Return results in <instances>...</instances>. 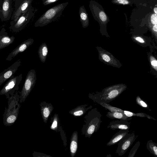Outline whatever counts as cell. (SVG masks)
Segmentation results:
<instances>
[{
  "instance_id": "cell-22",
  "label": "cell",
  "mask_w": 157,
  "mask_h": 157,
  "mask_svg": "<svg viewBox=\"0 0 157 157\" xmlns=\"http://www.w3.org/2000/svg\"><path fill=\"white\" fill-rule=\"evenodd\" d=\"M48 52V48L45 43L44 42L39 47L38 50V54L41 61L45 62Z\"/></svg>"
},
{
  "instance_id": "cell-35",
  "label": "cell",
  "mask_w": 157,
  "mask_h": 157,
  "mask_svg": "<svg viewBox=\"0 0 157 157\" xmlns=\"http://www.w3.org/2000/svg\"><path fill=\"white\" fill-rule=\"evenodd\" d=\"M60 134L62 136V139L63 140L64 144L65 146L67 145V140L65 136V134L64 131L62 128L60 130Z\"/></svg>"
},
{
  "instance_id": "cell-20",
  "label": "cell",
  "mask_w": 157,
  "mask_h": 157,
  "mask_svg": "<svg viewBox=\"0 0 157 157\" xmlns=\"http://www.w3.org/2000/svg\"><path fill=\"white\" fill-rule=\"evenodd\" d=\"M78 136L77 131H74L72 134L70 139V151L71 157L76 155L78 147Z\"/></svg>"
},
{
  "instance_id": "cell-7",
  "label": "cell",
  "mask_w": 157,
  "mask_h": 157,
  "mask_svg": "<svg viewBox=\"0 0 157 157\" xmlns=\"http://www.w3.org/2000/svg\"><path fill=\"white\" fill-rule=\"evenodd\" d=\"M22 74L12 76L4 85L0 91L1 95H5L7 99L13 96L19 88V85L22 80Z\"/></svg>"
},
{
  "instance_id": "cell-36",
  "label": "cell",
  "mask_w": 157,
  "mask_h": 157,
  "mask_svg": "<svg viewBox=\"0 0 157 157\" xmlns=\"http://www.w3.org/2000/svg\"><path fill=\"white\" fill-rule=\"evenodd\" d=\"M24 0H13V1L14 2V6L15 7V10H16Z\"/></svg>"
},
{
  "instance_id": "cell-32",
  "label": "cell",
  "mask_w": 157,
  "mask_h": 157,
  "mask_svg": "<svg viewBox=\"0 0 157 157\" xmlns=\"http://www.w3.org/2000/svg\"><path fill=\"white\" fill-rule=\"evenodd\" d=\"M112 3L117 5H127L130 3L129 0H112Z\"/></svg>"
},
{
  "instance_id": "cell-37",
  "label": "cell",
  "mask_w": 157,
  "mask_h": 157,
  "mask_svg": "<svg viewBox=\"0 0 157 157\" xmlns=\"http://www.w3.org/2000/svg\"><path fill=\"white\" fill-rule=\"evenodd\" d=\"M59 0H46L42 2L44 5L46 6L54 3Z\"/></svg>"
},
{
  "instance_id": "cell-1",
  "label": "cell",
  "mask_w": 157,
  "mask_h": 157,
  "mask_svg": "<svg viewBox=\"0 0 157 157\" xmlns=\"http://www.w3.org/2000/svg\"><path fill=\"white\" fill-rule=\"evenodd\" d=\"M127 88V86L123 83L114 85L104 88L100 91L90 93L88 97L98 104L108 103L119 96Z\"/></svg>"
},
{
  "instance_id": "cell-27",
  "label": "cell",
  "mask_w": 157,
  "mask_h": 157,
  "mask_svg": "<svg viewBox=\"0 0 157 157\" xmlns=\"http://www.w3.org/2000/svg\"><path fill=\"white\" fill-rule=\"evenodd\" d=\"M98 104L111 112H118L122 113L123 112V110L119 108L113 106L109 103H100Z\"/></svg>"
},
{
  "instance_id": "cell-15",
  "label": "cell",
  "mask_w": 157,
  "mask_h": 157,
  "mask_svg": "<svg viewBox=\"0 0 157 157\" xmlns=\"http://www.w3.org/2000/svg\"><path fill=\"white\" fill-rule=\"evenodd\" d=\"M15 38L13 36L8 35L6 29L2 28L0 32V49H2L12 44Z\"/></svg>"
},
{
  "instance_id": "cell-8",
  "label": "cell",
  "mask_w": 157,
  "mask_h": 157,
  "mask_svg": "<svg viewBox=\"0 0 157 157\" xmlns=\"http://www.w3.org/2000/svg\"><path fill=\"white\" fill-rule=\"evenodd\" d=\"M34 10L32 6L24 13L15 23L10 25L9 28L13 32L17 33L22 30L29 22L34 15Z\"/></svg>"
},
{
  "instance_id": "cell-29",
  "label": "cell",
  "mask_w": 157,
  "mask_h": 157,
  "mask_svg": "<svg viewBox=\"0 0 157 157\" xmlns=\"http://www.w3.org/2000/svg\"><path fill=\"white\" fill-rule=\"evenodd\" d=\"M148 23L149 26L157 25V14L155 13L151 14L148 19Z\"/></svg>"
},
{
  "instance_id": "cell-31",
  "label": "cell",
  "mask_w": 157,
  "mask_h": 157,
  "mask_svg": "<svg viewBox=\"0 0 157 157\" xmlns=\"http://www.w3.org/2000/svg\"><path fill=\"white\" fill-rule=\"evenodd\" d=\"M149 58L151 67L157 72V59L152 55H150Z\"/></svg>"
},
{
  "instance_id": "cell-2",
  "label": "cell",
  "mask_w": 157,
  "mask_h": 157,
  "mask_svg": "<svg viewBox=\"0 0 157 157\" xmlns=\"http://www.w3.org/2000/svg\"><path fill=\"white\" fill-rule=\"evenodd\" d=\"M101 115L97 108L89 110L84 117V124L81 130L82 134L85 137L90 138L99 129Z\"/></svg>"
},
{
  "instance_id": "cell-34",
  "label": "cell",
  "mask_w": 157,
  "mask_h": 157,
  "mask_svg": "<svg viewBox=\"0 0 157 157\" xmlns=\"http://www.w3.org/2000/svg\"><path fill=\"white\" fill-rule=\"evenodd\" d=\"M153 34L157 39V25L149 26Z\"/></svg>"
},
{
  "instance_id": "cell-4",
  "label": "cell",
  "mask_w": 157,
  "mask_h": 157,
  "mask_svg": "<svg viewBox=\"0 0 157 157\" xmlns=\"http://www.w3.org/2000/svg\"><path fill=\"white\" fill-rule=\"evenodd\" d=\"M89 6L93 18L99 25L101 35L110 37L107 30V25L110 20L102 6L94 0L90 1Z\"/></svg>"
},
{
  "instance_id": "cell-25",
  "label": "cell",
  "mask_w": 157,
  "mask_h": 157,
  "mask_svg": "<svg viewBox=\"0 0 157 157\" xmlns=\"http://www.w3.org/2000/svg\"><path fill=\"white\" fill-rule=\"evenodd\" d=\"M123 113L128 117H131L133 116H136L141 117H146L149 119H153L156 120L154 118L151 116L143 113H134L129 111L123 110Z\"/></svg>"
},
{
  "instance_id": "cell-5",
  "label": "cell",
  "mask_w": 157,
  "mask_h": 157,
  "mask_svg": "<svg viewBox=\"0 0 157 157\" xmlns=\"http://www.w3.org/2000/svg\"><path fill=\"white\" fill-rule=\"evenodd\" d=\"M68 4V2L60 3L49 9L35 22L34 26L43 27L54 21L61 16Z\"/></svg>"
},
{
  "instance_id": "cell-21",
  "label": "cell",
  "mask_w": 157,
  "mask_h": 157,
  "mask_svg": "<svg viewBox=\"0 0 157 157\" xmlns=\"http://www.w3.org/2000/svg\"><path fill=\"white\" fill-rule=\"evenodd\" d=\"M79 15L80 21L83 28H85L88 27L89 24V18L88 14L84 5L79 7Z\"/></svg>"
},
{
  "instance_id": "cell-9",
  "label": "cell",
  "mask_w": 157,
  "mask_h": 157,
  "mask_svg": "<svg viewBox=\"0 0 157 157\" xmlns=\"http://www.w3.org/2000/svg\"><path fill=\"white\" fill-rule=\"evenodd\" d=\"M98 53V58L100 61L105 64L113 67L120 68L122 66L119 61L111 53L101 47H96Z\"/></svg>"
},
{
  "instance_id": "cell-28",
  "label": "cell",
  "mask_w": 157,
  "mask_h": 157,
  "mask_svg": "<svg viewBox=\"0 0 157 157\" xmlns=\"http://www.w3.org/2000/svg\"><path fill=\"white\" fill-rule=\"evenodd\" d=\"M136 103L141 107L147 109H149V106L147 103L141 99L139 96H137L136 97Z\"/></svg>"
},
{
  "instance_id": "cell-40",
  "label": "cell",
  "mask_w": 157,
  "mask_h": 157,
  "mask_svg": "<svg viewBox=\"0 0 157 157\" xmlns=\"http://www.w3.org/2000/svg\"><path fill=\"white\" fill-rule=\"evenodd\" d=\"M107 157H111V155L110 154H109V155H108L107 156H106Z\"/></svg>"
},
{
  "instance_id": "cell-17",
  "label": "cell",
  "mask_w": 157,
  "mask_h": 157,
  "mask_svg": "<svg viewBox=\"0 0 157 157\" xmlns=\"http://www.w3.org/2000/svg\"><path fill=\"white\" fill-rule=\"evenodd\" d=\"M107 128L112 130L117 129L129 130L130 128V123L128 121L119 119L110 122Z\"/></svg>"
},
{
  "instance_id": "cell-33",
  "label": "cell",
  "mask_w": 157,
  "mask_h": 157,
  "mask_svg": "<svg viewBox=\"0 0 157 157\" xmlns=\"http://www.w3.org/2000/svg\"><path fill=\"white\" fill-rule=\"evenodd\" d=\"M133 40L137 42L144 44L145 43V40L142 37L139 36H133L132 37Z\"/></svg>"
},
{
  "instance_id": "cell-3",
  "label": "cell",
  "mask_w": 157,
  "mask_h": 157,
  "mask_svg": "<svg viewBox=\"0 0 157 157\" xmlns=\"http://www.w3.org/2000/svg\"><path fill=\"white\" fill-rule=\"evenodd\" d=\"M18 92L17 91L13 96L8 99V107H5L3 114V122L5 126L13 125L18 117L21 107Z\"/></svg>"
},
{
  "instance_id": "cell-12",
  "label": "cell",
  "mask_w": 157,
  "mask_h": 157,
  "mask_svg": "<svg viewBox=\"0 0 157 157\" xmlns=\"http://www.w3.org/2000/svg\"><path fill=\"white\" fill-rule=\"evenodd\" d=\"M21 63L20 59H19L0 73V86L14 75Z\"/></svg>"
},
{
  "instance_id": "cell-18",
  "label": "cell",
  "mask_w": 157,
  "mask_h": 157,
  "mask_svg": "<svg viewBox=\"0 0 157 157\" xmlns=\"http://www.w3.org/2000/svg\"><path fill=\"white\" fill-rule=\"evenodd\" d=\"M87 105L84 104L78 105L70 110L69 113L75 117H80L84 115L86 112L92 108L91 105L87 107Z\"/></svg>"
},
{
  "instance_id": "cell-11",
  "label": "cell",
  "mask_w": 157,
  "mask_h": 157,
  "mask_svg": "<svg viewBox=\"0 0 157 157\" xmlns=\"http://www.w3.org/2000/svg\"><path fill=\"white\" fill-rule=\"evenodd\" d=\"M12 0H3L0 7V18L2 21H8L11 18L13 10Z\"/></svg>"
},
{
  "instance_id": "cell-19",
  "label": "cell",
  "mask_w": 157,
  "mask_h": 157,
  "mask_svg": "<svg viewBox=\"0 0 157 157\" xmlns=\"http://www.w3.org/2000/svg\"><path fill=\"white\" fill-rule=\"evenodd\" d=\"M129 130H120L113 135L110 140L107 143V146H110L114 145L117 143L128 134Z\"/></svg>"
},
{
  "instance_id": "cell-24",
  "label": "cell",
  "mask_w": 157,
  "mask_h": 157,
  "mask_svg": "<svg viewBox=\"0 0 157 157\" xmlns=\"http://www.w3.org/2000/svg\"><path fill=\"white\" fill-rule=\"evenodd\" d=\"M106 116L109 118L113 119H118L128 121L132 119V117H128L123 113L118 112H111L109 111L107 113Z\"/></svg>"
},
{
  "instance_id": "cell-14",
  "label": "cell",
  "mask_w": 157,
  "mask_h": 157,
  "mask_svg": "<svg viewBox=\"0 0 157 157\" xmlns=\"http://www.w3.org/2000/svg\"><path fill=\"white\" fill-rule=\"evenodd\" d=\"M34 41L33 39L29 38L24 41L10 53L6 58V60H11L19 53L22 52L26 50L33 44Z\"/></svg>"
},
{
  "instance_id": "cell-26",
  "label": "cell",
  "mask_w": 157,
  "mask_h": 157,
  "mask_svg": "<svg viewBox=\"0 0 157 157\" xmlns=\"http://www.w3.org/2000/svg\"><path fill=\"white\" fill-rule=\"evenodd\" d=\"M146 147L150 152L154 155L157 157V144L153 142L152 140L147 141Z\"/></svg>"
},
{
  "instance_id": "cell-10",
  "label": "cell",
  "mask_w": 157,
  "mask_h": 157,
  "mask_svg": "<svg viewBox=\"0 0 157 157\" xmlns=\"http://www.w3.org/2000/svg\"><path fill=\"white\" fill-rule=\"evenodd\" d=\"M138 137L134 133L128 134L118 142L116 153L119 156L124 155Z\"/></svg>"
},
{
  "instance_id": "cell-38",
  "label": "cell",
  "mask_w": 157,
  "mask_h": 157,
  "mask_svg": "<svg viewBox=\"0 0 157 157\" xmlns=\"http://www.w3.org/2000/svg\"><path fill=\"white\" fill-rule=\"evenodd\" d=\"M154 11L155 12V13L157 14V7H155L154 8Z\"/></svg>"
},
{
  "instance_id": "cell-13",
  "label": "cell",
  "mask_w": 157,
  "mask_h": 157,
  "mask_svg": "<svg viewBox=\"0 0 157 157\" xmlns=\"http://www.w3.org/2000/svg\"><path fill=\"white\" fill-rule=\"evenodd\" d=\"M33 0H25L18 8L14 11L11 18V21L10 23V25L15 23L18 18L32 6V3Z\"/></svg>"
},
{
  "instance_id": "cell-6",
  "label": "cell",
  "mask_w": 157,
  "mask_h": 157,
  "mask_svg": "<svg viewBox=\"0 0 157 157\" xmlns=\"http://www.w3.org/2000/svg\"><path fill=\"white\" fill-rule=\"evenodd\" d=\"M36 80L35 71L34 69H31L28 72L22 89L19 92L20 103L25 101L34 87Z\"/></svg>"
},
{
  "instance_id": "cell-39",
  "label": "cell",
  "mask_w": 157,
  "mask_h": 157,
  "mask_svg": "<svg viewBox=\"0 0 157 157\" xmlns=\"http://www.w3.org/2000/svg\"><path fill=\"white\" fill-rule=\"evenodd\" d=\"M3 0H0V7H1L2 5V2H3Z\"/></svg>"
},
{
  "instance_id": "cell-16",
  "label": "cell",
  "mask_w": 157,
  "mask_h": 157,
  "mask_svg": "<svg viewBox=\"0 0 157 157\" xmlns=\"http://www.w3.org/2000/svg\"><path fill=\"white\" fill-rule=\"evenodd\" d=\"M42 117L44 123H47L49 117L53 109V107L51 103L46 101L41 102L40 104Z\"/></svg>"
},
{
  "instance_id": "cell-30",
  "label": "cell",
  "mask_w": 157,
  "mask_h": 157,
  "mask_svg": "<svg viewBox=\"0 0 157 157\" xmlns=\"http://www.w3.org/2000/svg\"><path fill=\"white\" fill-rule=\"evenodd\" d=\"M140 145L139 141L137 142L130 150L128 157H133L134 156Z\"/></svg>"
},
{
  "instance_id": "cell-41",
  "label": "cell",
  "mask_w": 157,
  "mask_h": 157,
  "mask_svg": "<svg viewBox=\"0 0 157 157\" xmlns=\"http://www.w3.org/2000/svg\"><path fill=\"white\" fill-rule=\"evenodd\" d=\"M45 0H42V2H44V1H45Z\"/></svg>"
},
{
  "instance_id": "cell-23",
  "label": "cell",
  "mask_w": 157,
  "mask_h": 157,
  "mask_svg": "<svg viewBox=\"0 0 157 157\" xmlns=\"http://www.w3.org/2000/svg\"><path fill=\"white\" fill-rule=\"evenodd\" d=\"M50 121L51 129L56 132H60L62 128V127L60 126L58 115L57 114H55L53 117L51 118Z\"/></svg>"
}]
</instances>
